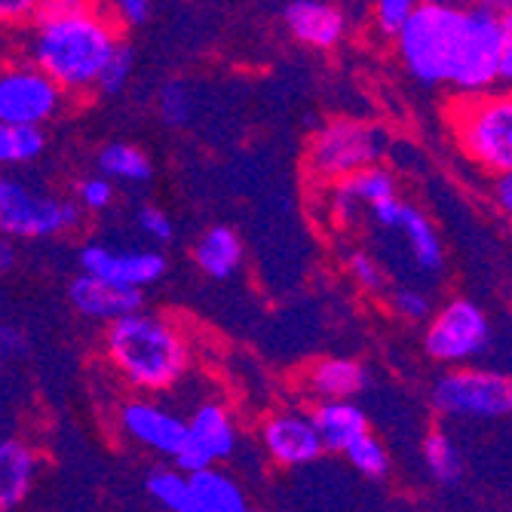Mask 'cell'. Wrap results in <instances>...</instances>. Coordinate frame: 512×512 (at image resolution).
<instances>
[{"label":"cell","instance_id":"cell-26","mask_svg":"<svg viewBox=\"0 0 512 512\" xmlns=\"http://www.w3.org/2000/svg\"><path fill=\"white\" fill-rule=\"evenodd\" d=\"M424 463H427V473L433 476V482H439V485H457L463 476V460L457 454V445L442 430H433L424 439Z\"/></svg>","mask_w":512,"mask_h":512},{"label":"cell","instance_id":"cell-20","mask_svg":"<svg viewBox=\"0 0 512 512\" xmlns=\"http://www.w3.org/2000/svg\"><path fill=\"white\" fill-rule=\"evenodd\" d=\"M307 390L316 399H353L368 387V371L356 359H319L307 371Z\"/></svg>","mask_w":512,"mask_h":512},{"label":"cell","instance_id":"cell-16","mask_svg":"<svg viewBox=\"0 0 512 512\" xmlns=\"http://www.w3.org/2000/svg\"><path fill=\"white\" fill-rule=\"evenodd\" d=\"M396 194V178L381 163L365 166L341 181H332V212L338 224H353L359 212H368L378 200Z\"/></svg>","mask_w":512,"mask_h":512},{"label":"cell","instance_id":"cell-39","mask_svg":"<svg viewBox=\"0 0 512 512\" xmlns=\"http://www.w3.org/2000/svg\"><path fill=\"white\" fill-rule=\"evenodd\" d=\"M0 267H4V270L13 267V246H10V243L0 246Z\"/></svg>","mask_w":512,"mask_h":512},{"label":"cell","instance_id":"cell-28","mask_svg":"<svg viewBox=\"0 0 512 512\" xmlns=\"http://www.w3.org/2000/svg\"><path fill=\"white\" fill-rule=\"evenodd\" d=\"M157 111H160V120L166 126H184L191 120V92L181 80H169L160 86V96H157Z\"/></svg>","mask_w":512,"mask_h":512},{"label":"cell","instance_id":"cell-37","mask_svg":"<svg viewBox=\"0 0 512 512\" xmlns=\"http://www.w3.org/2000/svg\"><path fill=\"white\" fill-rule=\"evenodd\" d=\"M491 197H494V206L500 209V215L512 221V172L494 175V184H491Z\"/></svg>","mask_w":512,"mask_h":512},{"label":"cell","instance_id":"cell-14","mask_svg":"<svg viewBox=\"0 0 512 512\" xmlns=\"http://www.w3.org/2000/svg\"><path fill=\"white\" fill-rule=\"evenodd\" d=\"M68 301L86 319L114 322L120 316H129L145 307V289L123 286V283H114V279L83 270L68 283Z\"/></svg>","mask_w":512,"mask_h":512},{"label":"cell","instance_id":"cell-32","mask_svg":"<svg viewBox=\"0 0 512 512\" xmlns=\"http://www.w3.org/2000/svg\"><path fill=\"white\" fill-rule=\"evenodd\" d=\"M390 307H393L402 319H408V322H424V319H430V313H433L430 298H427L421 289H414V286H399V289H393V292H390Z\"/></svg>","mask_w":512,"mask_h":512},{"label":"cell","instance_id":"cell-29","mask_svg":"<svg viewBox=\"0 0 512 512\" xmlns=\"http://www.w3.org/2000/svg\"><path fill=\"white\" fill-rule=\"evenodd\" d=\"M347 273L353 276V283L368 295H378L387 286V273H384L381 261L375 255H368L365 249H353L347 255Z\"/></svg>","mask_w":512,"mask_h":512},{"label":"cell","instance_id":"cell-4","mask_svg":"<svg viewBox=\"0 0 512 512\" xmlns=\"http://www.w3.org/2000/svg\"><path fill=\"white\" fill-rule=\"evenodd\" d=\"M390 151L384 126L368 120H332L313 132L307 148V169L316 181H341L365 166H375Z\"/></svg>","mask_w":512,"mask_h":512},{"label":"cell","instance_id":"cell-5","mask_svg":"<svg viewBox=\"0 0 512 512\" xmlns=\"http://www.w3.org/2000/svg\"><path fill=\"white\" fill-rule=\"evenodd\" d=\"M454 135L463 157L491 175L512 172V89L479 92L454 111Z\"/></svg>","mask_w":512,"mask_h":512},{"label":"cell","instance_id":"cell-34","mask_svg":"<svg viewBox=\"0 0 512 512\" xmlns=\"http://www.w3.org/2000/svg\"><path fill=\"white\" fill-rule=\"evenodd\" d=\"M77 200L86 212H105L114 203V181L108 175H96V178L80 181Z\"/></svg>","mask_w":512,"mask_h":512},{"label":"cell","instance_id":"cell-2","mask_svg":"<svg viewBox=\"0 0 512 512\" xmlns=\"http://www.w3.org/2000/svg\"><path fill=\"white\" fill-rule=\"evenodd\" d=\"M114 22L117 19L105 16L99 7L62 19H31L25 22L22 53L68 96H83L89 89H99V77L120 46Z\"/></svg>","mask_w":512,"mask_h":512},{"label":"cell","instance_id":"cell-15","mask_svg":"<svg viewBox=\"0 0 512 512\" xmlns=\"http://www.w3.org/2000/svg\"><path fill=\"white\" fill-rule=\"evenodd\" d=\"M283 22L298 43L313 46V50H332L347 34L344 10L329 0H292L283 13Z\"/></svg>","mask_w":512,"mask_h":512},{"label":"cell","instance_id":"cell-6","mask_svg":"<svg viewBox=\"0 0 512 512\" xmlns=\"http://www.w3.org/2000/svg\"><path fill=\"white\" fill-rule=\"evenodd\" d=\"M433 408L451 421H497L512 414V375L491 365H451L433 387Z\"/></svg>","mask_w":512,"mask_h":512},{"label":"cell","instance_id":"cell-12","mask_svg":"<svg viewBox=\"0 0 512 512\" xmlns=\"http://www.w3.org/2000/svg\"><path fill=\"white\" fill-rule=\"evenodd\" d=\"M117 424L135 445H142L169 460L178 457L184 439H188V421H184V417L145 399L126 402L117 414Z\"/></svg>","mask_w":512,"mask_h":512},{"label":"cell","instance_id":"cell-40","mask_svg":"<svg viewBox=\"0 0 512 512\" xmlns=\"http://www.w3.org/2000/svg\"><path fill=\"white\" fill-rule=\"evenodd\" d=\"M430 4H442V7H457V10H463V7H473L476 0H430Z\"/></svg>","mask_w":512,"mask_h":512},{"label":"cell","instance_id":"cell-38","mask_svg":"<svg viewBox=\"0 0 512 512\" xmlns=\"http://www.w3.org/2000/svg\"><path fill=\"white\" fill-rule=\"evenodd\" d=\"M500 83L512 89V13L503 16V56H500Z\"/></svg>","mask_w":512,"mask_h":512},{"label":"cell","instance_id":"cell-22","mask_svg":"<svg viewBox=\"0 0 512 512\" xmlns=\"http://www.w3.org/2000/svg\"><path fill=\"white\" fill-rule=\"evenodd\" d=\"M194 512H246L249 500L240 482L230 479L218 467H203L191 473Z\"/></svg>","mask_w":512,"mask_h":512},{"label":"cell","instance_id":"cell-30","mask_svg":"<svg viewBox=\"0 0 512 512\" xmlns=\"http://www.w3.org/2000/svg\"><path fill=\"white\" fill-rule=\"evenodd\" d=\"M424 0H375V28L396 40V34L408 25V19L417 13Z\"/></svg>","mask_w":512,"mask_h":512},{"label":"cell","instance_id":"cell-1","mask_svg":"<svg viewBox=\"0 0 512 512\" xmlns=\"http://www.w3.org/2000/svg\"><path fill=\"white\" fill-rule=\"evenodd\" d=\"M396 56L414 83L479 96L500 83L503 19L479 4L457 10L424 0L396 34Z\"/></svg>","mask_w":512,"mask_h":512},{"label":"cell","instance_id":"cell-3","mask_svg":"<svg viewBox=\"0 0 512 512\" xmlns=\"http://www.w3.org/2000/svg\"><path fill=\"white\" fill-rule=\"evenodd\" d=\"M105 356L129 387L148 393L175 387L191 365V347L178 325L145 307L108 325Z\"/></svg>","mask_w":512,"mask_h":512},{"label":"cell","instance_id":"cell-17","mask_svg":"<svg viewBox=\"0 0 512 512\" xmlns=\"http://www.w3.org/2000/svg\"><path fill=\"white\" fill-rule=\"evenodd\" d=\"M310 414L322 433L325 451L332 454H344L356 439L371 433L365 411L350 399H319V405Z\"/></svg>","mask_w":512,"mask_h":512},{"label":"cell","instance_id":"cell-13","mask_svg":"<svg viewBox=\"0 0 512 512\" xmlns=\"http://www.w3.org/2000/svg\"><path fill=\"white\" fill-rule=\"evenodd\" d=\"M80 267L105 279L135 289H148L160 283L166 273V258L154 249H114L102 243H86L80 249Z\"/></svg>","mask_w":512,"mask_h":512},{"label":"cell","instance_id":"cell-11","mask_svg":"<svg viewBox=\"0 0 512 512\" xmlns=\"http://www.w3.org/2000/svg\"><path fill=\"white\" fill-rule=\"evenodd\" d=\"M261 448L276 467H304L325 454L322 433L313 414L304 411H276L261 424Z\"/></svg>","mask_w":512,"mask_h":512},{"label":"cell","instance_id":"cell-33","mask_svg":"<svg viewBox=\"0 0 512 512\" xmlns=\"http://www.w3.org/2000/svg\"><path fill=\"white\" fill-rule=\"evenodd\" d=\"M135 227H138V234L148 237L151 243H172L175 237V227H172V218L157 209V206H142L135 212Z\"/></svg>","mask_w":512,"mask_h":512},{"label":"cell","instance_id":"cell-10","mask_svg":"<svg viewBox=\"0 0 512 512\" xmlns=\"http://www.w3.org/2000/svg\"><path fill=\"white\" fill-rule=\"evenodd\" d=\"M237 442L240 436L230 411L218 402H203L188 417V439H184L175 463L188 473L203 467H218V463L234 457Z\"/></svg>","mask_w":512,"mask_h":512},{"label":"cell","instance_id":"cell-18","mask_svg":"<svg viewBox=\"0 0 512 512\" xmlns=\"http://www.w3.org/2000/svg\"><path fill=\"white\" fill-rule=\"evenodd\" d=\"M393 234L402 240L411 264L421 270V273H442L445 267V249H442V237L436 224L411 203H405V212L399 218V227Z\"/></svg>","mask_w":512,"mask_h":512},{"label":"cell","instance_id":"cell-27","mask_svg":"<svg viewBox=\"0 0 512 512\" xmlns=\"http://www.w3.org/2000/svg\"><path fill=\"white\" fill-rule=\"evenodd\" d=\"M344 457L353 463V470L362 473L365 479H375L378 482V479H387L390 476V454H387L384 442L375 433H365L362 439H356L344 451Z\"/></svg>","mask_w":512,"mask_h":512},{"label":"cell","instance_id":"cell-8","mask_svg":"<svg viewBox=\"0 0 512 512\" xmlns=\"http://www.w3.org/2000/svg\"><path fill=\"white\" fill-rule=\"evenodd\" d=\"M86 209L80 200H59L43 191H34L16 178L0 181V230L19 240L56 237L80 227Z\"/></svg>","mask_w":512,"mask_h":512},{"label":"cell","instance_id":"cell-36","mask_svg":"<svg viewBox=\"0 0 512 512\" xmlns=\"http://www.w3.org/2000/svg\"><path fill=\"white\" fill-rule=\"evenodd\" d=\"M40 4L43 0H0V16L7 25H25L40 10Z\"/></svg>","mask_w":512,"mask_h":512},{"label":"cell","instance_id":"cell-19","mask_svg":"<svg viewBox=\"0 0 512 512\" xmlns=\"http://www.w3.org/2000/svg\"><path fill=\"white\" fill-rule=\"evenodd\" d=\"M40 457L22 439H4L0 445V509L10 512L25 503L34 488Z\"/></svg>","mask_w":512,"mask_h":512},{"label":"cell","instance_id":"cell-7","mask_svg":"<svg viewBox=\"0 0 512 512\" xmlns=\"http://www.w3.org/2000/svg\"><path fill=\"white\" fill-rule=\"evenodd\" d=\"M494 344H497V329L491 316L467 298L448 301L436 316H430V325L424 332L427 356L442 365L482 362L494 350Z\"/></svg>","mask_w":512,"mask_h":512},{"label":"cell","instance_id":"cell-35","mask_svg":"<svg viewBox=\"0 0 512 512\" xmlns=\"http://www.w3.org/2000/svg\"><path fill=\"white\" fill-rule=\"evenodd\" d=\"M108 10L111 16L126 25V28H135V25H145L148 16H151V0H108Z\"/></svg>","mask_w":512,"mask_h":512},{"label":"cell","instance_id":"cell-31","mask_svg":"<svg viewBox=\"0 0 512 512\" xmlns=\"http://www.w3.org/2000/svg\"><path fill=\"white\" fill-rule=\"evenodd\" d=\"M132 65H135V56H132V46L120 40V46L114 50V56L108 59L102 77H99V92L102 96H117V92L129 83L132 77Z\"/></svg>","mask_w":512,"mask_h":512},{"label":"cell","instance_id":"cell-25","mask_svg":"<svg viewBox=\"0 0 512 512\" xmlns=\"http://www.w3.org/2000/svg\"><path fill=\"white\" fill-rule=\"evenodd\" d=\"M145 491L148 497L169 509V512H194V497H191V473L188 470H181L178 463H175V470L172 467H160L148 476L145 482Z\"/></svg>","mask_w":512,"mask_h":512},{"label":"cell","instance_id":"cell-23","mask_svg":"<svg viewBox=\"0 0 512 512\" xmlns=\"http://www.w3.org/2000/svg\"><path fill=\"white\" fill-rule=\"evenodd\" d=\"M99 172L114 178V181H126V184H148L154 175L151 157L126 142H111L99 151Z\"/></svg>","mask_w":512,"mask_h":512},{"label":"cell","instance_id":"cell-21","mask_svg":"<svg viewBox=\"0 0 512 512\" xmlns=\"http://www.w3.org/2000/svg\"><path fill=\"white\" fill-rule=\"evenodd\" d=\"M194 261L209 279H230L243 264V240L237 230L215 224L203 230V237L194 246Z\"/></svg>","mask_w":512,"mask_h":512},{"label":"cell","instance_id":"cell-9","mask_svg":"<svg viewBox=\"0 0 512 512\" xmlns=\"http://www.w3.org/2000/svg\"><path fill=\"white\" fill-rule=\"evenodd\" d=\"M68 92L34 62L7 65L0 74V123L46 126L65 108Z\"/></svg>","mask_w":512,"mask_h":512},{"label":"cell","instance_id":"cell-24","mask_svg":"<svg viewBox=\"0 0 512 512\" xmlns=\"http://www.w3.org/2000/svg\"><path fill=\"white\" fill-rule=\"evenodd\" d=\"M46 151V132L34 123H0V163L28 166Z\"/></svg>","mask_w":512,"mask_h":512}]
</instances>
